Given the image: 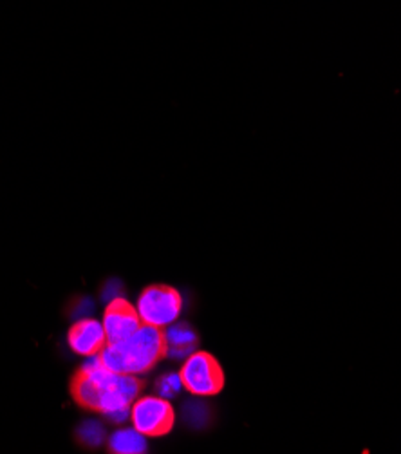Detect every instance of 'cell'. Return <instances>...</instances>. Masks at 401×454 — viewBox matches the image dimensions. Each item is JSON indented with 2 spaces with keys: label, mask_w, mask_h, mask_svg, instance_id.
<instances>
[{
  "label": "cell",
  "mask_w": 401,
  "mask_h": 454,
  "mask_svg": "<svg viewBox=\"0 0 401 454\" xmlns=\"http://www.w3.org/2000/svg\"><path fill=\"white\" fill-rule=\"evenodd\" d=\"M71 396L83 410L100 413L114 424L130 417V407L143 389L136 375L111 372L100 358L89 356L71 379Z\"/></svg>",
  "instance_id": "obj_1"
},
{
  "label": "cell",
  "mask_w": 401,
  "mask_h": 454,
  "mask_svg": "<svg viewBox=\"0 0 401 454\" xmlns=\"http://www.w3.org/2000/svg\"><path fill=\"white\" fill-rule=\"evenodd\" d=\"M168 355L166 337L163 328L142 325L132 335L123 340L109 342L100 358L104 364L121 375H136L142 377L156 368Z\"/></svg>",
  "instance_id": "obj_2"
},
{
  "label": "cell",
  "mask_w": 401,
  "mask_h": 454,
  "mask_svg": "<svg viewBox=\"0 0 401 454\" xmlns=\"http://www.w3.org/2000/svg\"><path fill=\"white\" fill-rule=\"evenodd\" d=\"M183 389L196 396H213L225 389L227 377L219 360L203 349L190 353L180 370Z\"/></svg>",
  "instance_id": "obj_3"
},
{
  "label": "cell",
  "mask_w": 401,
  "mask_h": 454,
  "mask_svg": "<svg viewBox=\"0 0 401 454\" xmlns=\"http://www.w3.org/2000/svg\"><path fill=\"white\" fill-rule=\"evenodd\" d=\"M136 308L143 325L165 330L180 319L183 295L168 285H152L142 292Z\"/></svg>",
  "instance_id": "obj_4"
},
{
  "label": "cell",
  "mask_w": 401,
  "mask_h": 454,
  "mask_svg": "<svg viewBox=\"0 0 401 454\" xmlns=\"http://www.w3.org/2000/svg\"><path fill=\"white\" fill-rule=\"evenodd\" d=\"M130 424L147 438L166 436L175 424V411L168 398L159 395H140L130 407Z\"/></svg>",
  "instance_id": "obj_5"
},
{
  "label": "cell",
  "mask_w": 401,
  "mask_h": 454,
  "mask_svg": "<svg viewBox=\"0 0 401 454\" xmlns=\"http://www.w3.org/2000/svg\"><path fill=\"white\" fill-rule=\"evenodd\" d=\"M102 325L105 328L107 340L118 342L132 335L143 323L136 304H130L123 297H116L107 304Z\"/></svg>",
  "instance_id": "obj_6"
},
{
  "label": "cell",
  "mask_w": 401,
  "mask_h": 454,
  "mask_svg": "<svg viewBox=\"0 0 401 454\" xmlns=\"http://www.w3.org/2000/svg\"><path fill=\"white\" fill-rule=\"evenodd\" d=\"M69 348L80 356H96L109 344L105 328L102 321L96 319H80L67 332Z\"/></svg>",
  "instance_id": "obj_7"
},
{
  "label": "cell",
  "mask_w": 401,
  "mask_h": 454,
  "mask_svg": "<svg viewBox=\"0 0 401 454\" xmlns=\"http://www.w3.org/2000/svg\"><path fill=\"white\" fill-rule=\"evenodd\" d=\"M165 337L168 346L166 356H174V358H187L190 353L197 349V344H199L197 333L185 323H174L166 326Z\"/></svg>",
  "instance_id": "obj_8"
},
{
  "label": "cell",
  "mask_w": 401,
  "mask_h": 454,
  "mask_svg": "<svg viewBox=\"0 0 401 454\" xmlns=\"http://www.w3.org/2000/svg\"><path fill=\"white\" fill-rule=\"evenodd\" d=\"M107 447L114 454H143L147 452V436L134 427L118 429L109 436Z\"/></svg>",
  "instance_id": "obj_9"
},
{
  "label": "cell",
  "mask_w": 401,
  "mask_h": 454,
  "mask_svg": "<svg viewBox=\"0 0 401 454\" xmlns=\"http://www.w3.org/2000/svg\"><path fill=\"white\" fill-rule=\"evenodd\" d=\"M181 389H183V382H181L180 373H165L156 382V393L168 400L175 398L181 393Z\"/></svg>",
  "instance_id": "obj_10"
},
{
  "label": "cell",
  "mask_w": 401,
  "mask_h": 454,
  "mask_svg": "<svg viewBox=\"0 0 401 454\" xmlns=\"http://www.w3.org/2000/svg\"><path fill=\"white\" fill-rule=\"evenodd\" d=\"M78 438L85 443L96 447L104 442V427L98 422H87L78 429Z\"/></svg>",
  "instance_id": "obj_11"
}]
</instances>
